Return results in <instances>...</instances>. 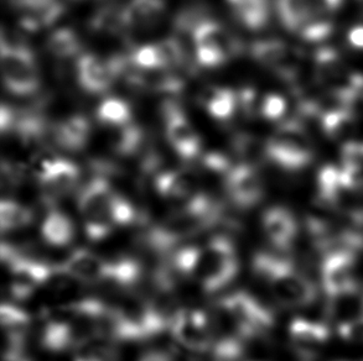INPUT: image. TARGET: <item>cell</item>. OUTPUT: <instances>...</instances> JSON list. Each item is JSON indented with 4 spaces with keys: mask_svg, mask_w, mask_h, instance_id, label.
<instances>
[{
    "mask_svg": "<svg viewBox=\"0 0 363 361\" xmlns=\"http://www.w3.org/2000/svg\"><path fill=\"white\" fill-rule=\"evenodd\" d=\"M57 268L77 282L112 283L121 288L135 286L143 276L142 265L137 260L104 259L86 249L74 250Z\"/></svg>",
    "mask_w": 363,
    "mask_h": 361,
    "instance_id": "4",
    "label": "cell"
},
{
    "mask_svg": "<svg viewBox=\"0 0 363 361\" xmlns=\"http://www.w3.org/2000/svg\"><path fill=\"white\" fill-rule=\"evenodd\" d=\"M288 334L291 347L304 360L318 357L331 338V332L325 323L308 321L304 318L293 319Z\"/></svg>",
    "mask_w": 363,
    "mask_h": 361,
    "instance_id": "15",
    "label": "cell"
},
{
    "mask_svg": "<svg viewBox=\"0 0 363 361\" xmlns=\"http://www.w3.org/2000/svg\"><path fill=\"white\" fill-rule=\"evenodd\" d=\"M363 361V360H362Z\"/></svg>",
    "mask_w": 363,
    "mask_h": 361,
    "instance_id": "40",
    "label": "cell"
},
{
    "mask_svg": "<svg viewBox=\"0 0 363 361\" xmlns=\"http://www.w3.org/2000/svg\"><path fill=\"white\" fill-rule=\"evenodd\" d=\"M238 96L228 88H220L212 93L207 101V110L212 117L227 120L236 112Z\"/></svg>",
    "mask_w": 363,
    "mask_h": 361,
    "instance_id": "29",
    "label": "cell"
},
{
    "mask_svg": "<svg viewBox=\"0 0 363 361\" xmlns=\"http://www.w3.org/2000/svg\"><path fill=\"white\" fill-rule=\"evenodd\" d=\"M157 46L162 56L164 69H175L185 62L186 52L177 38L162 40L157 42Z\"/></svg>",
    "mask_w": 363,
    "mask_h": 361,
    "instance_id": "32",
    "label": "cell"
},
{
    "mask_svg": "<svg viewBox=\"0 0 363 361\" xmlns=\"http://www.w3.org/2000/svg\"><path fill=\"white\" fill-rule=\"evenodd\" d=\"M267 160L288 172H299L313 161V151L304 129L296 122L281 124L265 144Z\"/></svg>",
    "mask_w": 363,
    "mask_h": 361,
    "instance_id": "6",
    "label": "cell"
},
{
    "mask_svg": "<svg viewBox=\"0 0 363 361\" xmlns=\"http://www.w3.org/2000/svg\"><path fill=\"white\" fill-rule=\"evenodd\" d=\"M165 132L172 149L184 160H192L200 154L201 140L177 103L164 104Z\"/></svg>",
    "mask_w": 363,
    "mask_h": 361,
    "instance_id": "14",
    "label": "cell"
},
{
    "mask_svg": "<svg viewBox=\"0 0 363 361\" xmlns=\"http://www.w3.org/2000/svg\"><path fill=\"white\" fill-rule=\"evenodd\" d=\"M349 41L354 47L363 50V26H357L350 31Z\"/></svg>",
    "mask_w": 363,
    "mask_h": 361,
    "instance_id": "38",
    "label": "cell"
},
{
    "mask_svg": "<svg viewBox=\"0 0 363 361\" xmlns=\"http://www.w3.org/2000/svg\"><path fill=\"white\" fill-rule=\"evenodd\" d=\"M237 20L250 30L263 29L269 23L268 0H227Z\"/></svg>",
    "mask_w": 363,
    "mask_h": 361,
    "instance_id": "24",
    "label": "cell"
},
{
    "mask_svg": "<svg viewBox=\"0 0 363 361\" xmlns=\"http://www.w3.org/2000/svg\"><path fill=\"white\" fill-rule=\"evenodd\" d=\"M167 263L179 277L195 280L208 293L228 286L240 270L236 248L225 235L213 236L203 246L177 249Z\"/></svg>",
    "mask_w": 363,
    "mask_h": 361,
    "instance_id": "1",
    "label": "cell"
},
{
    "mask_svg": "<svg viewBox=\"0 0 363 361\" xmlns=\"http://www.w3.org/2000/svg\"><path fill=\"white\" fill-rule=\"evenodd\" d=\"M228 200L241 210H250L264 195V185L257 167L237 164L223 178Z\"/></svg>",
    "mask_w": 363,
    "mask_h": 361,
    "instance_id": "12",
    "label": "cell"
},
{
    "mask_svg": "<svg viewBox=\"0 0 363 361\" xmlns=\"http://www.w3.org/2000/svg\"><path fill=\"white\" fill-rule=\"evenodd\" d=\"M164 13V0H130L119 14V25L129 31H145L157 26Z\"/></svg>",
    "mask_w": 363,
    "mask_h": 361,
    "instance_id": "19",
    "label": "cell"
},
{
    "mask_svg": "<svg viewBox=\"0 0 363 361\" xmlns=\"http://www.w3.org/2000/svg\"><path fill=\"white\" fill-rule=\"evenodd\" d=\"M342 168L347 171L363 172V142H347L341 150Z\"/></svg>",
    "mask_w": 363,
    "mask_h": 361,
    "instance_id": "35",
    "label": "cell"
},
{
    "mask_svg": "<svg viewBox=\"0 0 363 361\" xmlns=\"http://www.w3.org/2000/svg\"><path fill=\"white\" fill-rule=\"evenodd\" d=\"M38 180L46 202H55L69 195L79 182V168L65 159H50L41 164Z\"/></svg>",
    "mask_w": 363,
    "mask_h": 361,
    "instance_id": "13",
    "label": "cell"
},
{
    "mask_svg": "<svg viewBox=\"0 0 363 361\" xmlns=\"http://www.w3.org/2000/svg\"><path fill=\"white\" fill-rule=\"evenodd\" d=\"M138 210L124 195L116 190L111 207V218L114 227H127L138 220Z\"/></svg>",
    "mask_w": 363,
    "mask_h": 361,
    "instance_id": "31",
    "label": "cell"
},
{
    "mask_svg": "<svg viewBox=\"0 0 363 361\" xmlns=\"http://www.w3.org/2000/svg\"><path fill=\"white\" fill-rule=\"evenodd\" d=\"M1 71L6 89L16 96H30L40 88L39 67L26 46L3 40Z\"/></svg>",
    "mask_w": 363,
    "mask_h": 361,
    "instance_id": "9",
    "label": "cell"
},
{
    "mask_svg": "<svg viewBox=\"0 0 363 361\" xmlns=\"http://www.w3.org/2000/svg\"><path fill=\"white\" fill-rule=\"evenodd\" d=\"M41 235L45 243L61 248L69 245L74 236L72 222L67 215L57 210H51L41 225Z\"/></svg>",
    "mask_w": 363,
    "mask_h": 361,
    "instance_id": "23",
    "label": "cell"
},
{
    "mask_svg": "<svg viewBox=\"0 0 363 361\" xmlns=\"http://www.w3.org/2000/svg\"><path fill=\"white\" fill-rule=\"evenodd\" d=\"M323 127L329 137L341 139L347 137L354 129V119L349 110L325 113Z\"/></svg>",
    "mask_w": 363,
    "mask_h": 361,
    "instance_id": "30",
    "label": "cell"
},
{
    "mask_svg": "<svg viewBox=\"0 0 363 361\" xmlns=\"http://www.w3.org/2000/svg\"><path fill=\"white\" fill-rule=\"evenodd\" d=\"M140 361H170L169 360V357L165 355V354H162V353H149L147 354L145 357H142V360Z\"/></svg>",
    "mask_w": 363,
    "mask_h": 361,
    "instance_id": "39",
    "label": "cell"
},
{
    "mask_svg": "<svg viewBox=\"0 0 363 361\" xmlns=\"http://www.w3.org/2000/svg\"><path fill=\"white\" fill-rule=\"evenodd\" d=\"M222 215L221 205L201 192L150 227L145 243L154 253L167 256L186 240L215 227Z\"/></svg>",
    "mask_w": 363,
    "mask_h": 361,
    "instance_id": "2",
    "label": "cell"
},
{
    "mask_svg": "<svg viewBox=\"0 0 363 361\" xmlns=\"http://www.w3.org/2000/svg\"><path fill=\"white\" fill-rule=\"evenodd\" d=\"M321 286L329 301L359 292L357 253L340 250L323 255L320 265Z\"/></svg>",
    "mask_w": 363,
    "mask_h": 361,
    "instance_id": "10",
    "label": "cell"
},
{
    "mask_svg": "<svg viewBox=\"0 0 363 361\" xmlns=\"http://www.w3.org/2000/svg\"><path fill=\"white\" fill-rule=\"evenodd\" d=\"M262 227L270 244L279 251H289L298 239V222L285 207H272L262 217Z\"/></svg>",
    "mask_w": 363,
    "mask_h": 361,
    "instance_id": "17",
    "label": "cell"
},
{
    "mask_svg": "<svg viewBox=\"0 0 363 361\" xmlns=\"http://www.w3.org/2000/svg\"><path fill=\"white\" fill-rule=\"evenodd\" d=\"M250 54L258 64L291 79L298 69L296 51L279 40H263L252 45Z\"/></svg>",
    "mask_w": 363,
    "mask_h": 361,
    "instance_id": "16",
    "label": "cell"
},
{
    "mask_svg": "<svg viewBox=\"0 0 363 361\" xmlns=\"http://www.w3.org/2000/svg\"><path fill=\"white\" fill-rule=\"evenodd\" d=\"M0 319L4 331L24 332L30 324V316L21 308L10 303H3L0 309Z\"/></svg>",
    "mask_w": 363,
    "mask_h": 361,
    "instance_id": "34",
    "label": "cell"
},
{
    "mask_svg": "<svg viewBox=\"0 0 363 361\" xmlns=\"http://www.w3.org/2000/svg\"><path fill=\"white\" fill-rule=\"evenodd\" d=\"M20 13V23L29 30H39L54 24L64 6L60 0H14Z\"/></svg>",
    "mask_w": 363,
    "mask_h": 361,
    "instance_id": "21",
    "label": "cell"
},
{
    "mask_svg": "<svg viewBox=\"0 0 363 361\" xmlns=\"http://www.w3.org/2000/svg\"><path fill=\"white\" fill-rule=\"evenodd\" d=\"M192 39L199 64L217 67L241 52L240 41L228 30L210 19H202L192 29Z\"/></svg>",
    "mask_w": 363,
    "mask_h": 361,
    "instance_id": "8",
    "label": "cell"
},
{
    "mask_svg": "<svg viewBox=\"0 0 363 361\" xmlns=\"http://www.w3.org/2000/svg\"><path fill=\"white\" fill-rule=\"evenodd\" d=\"M55 142L67 151L82 150L91 137V124L84 115H72L51 129Z\"/></svg>",
    "mask_w": 363,
    "mask_h": 361,
    "instance_id": "22",
    "label": "cell"
},
{
    "mask_svg": "<svg viewBox=\"0 0 363 361\" xmlns=\"http://www.w3.org/2000/svg\"><path fill=\"white\" fill-rule=\"evenodd\" d=\"M97 115L99 120L104 124L118 127L127 125L132 119L130 108L119 98H108L101 103Z\"/></svg>",
    "mask_w": 363,
    "mask_h": 361,
    "instance_id": "28",
    "label": "cell"
},
{
    "mask_svg": "<svg viewBox=\"0 0 363 361\" xmlns=\"http://www.w3.org/2000/svg\"><path fill=\"white\" fill-rule=\"evenodd\" d=\"M155 188L162 198L179 205H185L201 193L197 190L196 180L191 173L175 170L159 173L155 177Z\"/></svg>",
    "mask_w": 363,
    "mask_h": 361,
    "instance_id": "20",
    "label": "cell"
},
{
    "mask_svg": "<svg viewBox=\"0 0 363 361\" xmlns=\"http://www.w3.org/2000/svg\"><path fill=\"white\" fill-rule=\"evenodd\" d=\"M116 190L104 175L94 177L79 190V210L84 231L91 241L106 239L116 228L111 218V207Z\"/></svg>",
    "mask_w": 363,
    "mask_h": 361,
    "instance_id": "5",
    "label": "cell"
},
{
    "mask_svg": "<svg viewBox=\"0 0 363 361\" xmlns=\"http://www.w3.org/2000/svg\"><path fill=\"white\" fill-rule=\"evenodd\" d=\"M337 333L345 342L363 344V314L346 322L340 323Z\"/></svg>",
    "mask_w": 363,
    "mask_h": 361,
    "instance_id": "36",
    "label": "cell"
},
{
    "mask_svg": "<svg viewBox=\"0 0 363 361\" xmlns=\"http://www.w3.org/2000/svg\"><path fill=\"white\" fill-rule=\"evenodd\" d=\"M218 304L235 323L245 342L264 336L274 326L273 313L248 292L230 293Z\"/></svg>",
    "mask_w": 363,
    "mask_h": 361,
    "instance_id": "7",
    "label": "cell"
},
{
    "mask_svg": "<svg viewBox=\"0 0 363 361\" xmlns=\"http://www.w3.org/2000/svg\"><path fill=\"white\" fill-rule=\"evenodd\" d=\"M286 110V103L283 97L278 94H269L262 104V113L267 119L277 120L284 115Z\"/></svg>",
    "mask_w": 363,
    "mask_h": 361,
    "instance_id": "37",
    "label": "cell"
},
{
    "mask_svg": "<svg viewBox=\"0 0 363 361\" xmlns=\"http://www.w3.org/2000/svg\"><path fill=\"white\" fill-rule=\"evenodd\" d=\"M48 49L57 59H69L79 55L81 40L74 30L69 28L55 30L48 39Z\"/></svg>",
    "mask_w": 363,
    "mask_h": 361,
    "instance_id": "26",
    "label": "cell"
},
{
    "mask_svg": "<svg viewBox=\"0 0 363 361\" xmlns=\"http://www.w3.org/2000/svg\"><path fill=\"white\" fill-rule=\"evenodd\" d=\"M172 337L180 345L195 353L212 349L211 319L199 309H179L170 326Z\"/></svg>",
    "mask_w": 363,
    "mask_h": 361,
    "instance_id": "11",
    "label": "cell"
},
{
    "mask_svg": "<svg viewBox=\"0 0 363 361\" xmlns=\"http://www.w3.org/2000/svg\"><path fill=\"white\" fill-rule=\"evenodd\" d=\"M132 64L139 69L144 71H157L164 69L162 56L157 44L144 45L135 50L130 56Z\"/></svg>",
    "mask_w": 363,
    "mask_h": 361,
    "instance_id": "33",
    "label": "cell"
},
{
    "mask_svg": "<svg viewBox=\"0 0 363 361\" xmlns=\"http://www.w3.org/2000/svg\"><path fill=\"white\" fill-rule=\"evenodd\" d=\"M77 79L82 88L92 94L107 92L117 79L113 67L108 61L94 54H84L76 64Z\"/></svg>",
    "mask_w": 363,
    "mask_h": 361,
    "instance_id": "18",
    "label": "cell"
},
{
    "mask_svg": "<svg viewBox=\"0 0 363 361\" xmlns=\"http://www.w3.org/2000/svg\"><path fill=\"white\" fill-rule=\"evenodd\" d=\"M252 268L281 307H308L318 298L315 283L285 258L262 251L255 255Z\"/></svg>",
    "mask_w": 363,
    "mask_h": 361,
    "instance_id": "3",
    "label": "cell"
},
{
    "mask_svg": "<svg viewBox=\"0 0 363 361\" xmlns=\"http://www.w3.org/2000/svg\"><path fill=\"white\" fill-rule=\"evenodd\" d=\"M144 142V132L142 129L129 122L124 127H119L118 132L114 135L112 147L114 152L119 156H133L142 149Z\"/></svg>",
    "mask_w": 363,
    "mask_h": 361,
    "instance_id": "27",
    "label": "cell"
},
{
    "mask_svg": "<svg viewBox=\"0 0 363 361\" xmlns=\"http://www.w3.org/2000/svg\"><path fill=\"white\" fill-rule=\"evenodd\" d=\"M33 212L29 207L13 200H3L0 203V228L3 233L23 229L31 224Z\"/></svg>",
    "mask_w": 363,
    "mask_h": 361,
    "instance_id": "25",
    "label": "cell"
}]
</instances>
